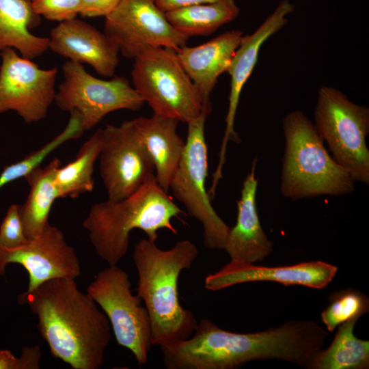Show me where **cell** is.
I'll return each mask as SVG.
<instances>
[{"instance_id": "obj_1", "label": "cell", "mask_w": 369, "mask_h": 369, "mask_svg": "<svg viewBox=\"0 0 369 369\" xmlns=\"http://www.w3.org/2000/svg\"><path fill=\"white\" fill-rule=\"evenodd\" d=\"M38 318L51 355L74 369H98L111 338L109 321L75 279L58 277L18 295Z\"/></svg>"}, {"instance_id": "obj_2", "label": "cell", "mask_w": 369, "mask_h": 369, "mask_svg": "<svg viewBox=\"0 0 369 369\" xmlns=\"http://www.w3.org/2000/svg\"><path fill=\"white\" fill-rule=\"evenodd\" d=\"M197 256V246L189 240L180 241L166 250L148 238L135 245L137 295L150 316L152 345L184 340L195 331L198 322L191 311L180 305L178 284L181 272L189 269Z\"/></svg>"}, {"instance_id": "obj_3", "label": "cell", "mask_w": 369, "mask_h": 369, "mask_svg": "<svg viewBox=\"0 0 369 369\" xmlns=\"http://www.w3.org/2000/svg\"><path fill=\"white\" fill-rule=\"evenodd\" d=\"M182 213L154 176L124 199L93 204L83 226L99 257L109 265H118L128 251L133 230H142L155 242L161 229L177 234L171 220Z\"/></svg>"}, {"instance_id": "obj_4", "label": "cell", "mask_w": 369, "mask_h": 369, "mask_svg": "<svg viewBox=\"0 0 369 369\" xmlns=\"http://www.w3.org/2000/svg\"><path fill=\"white\" fill-rule=\"evenodd\" d=\"M285 148L280 190L292 200L340 196L355 189V180L328 152L314 124L301 111L282 122Z\"/></svg>"}, {"instance_id": "obj_5", "label": "cell", "mask_w": 369, "mask_h": 369, "mask_svg": "<svg viewBox=\"0 0 369 369\" xmlns=\"http://www.w3.org/2000/svg\"><path fill=\"white\" fill-rule=\"evenodd\" d=\"M131 77L154 114L188 124L211 108L203 104L174 49H146L134 58Z\"/></svg>"}, {"instance_id": "obj_6", "label": "cell", "mask_w": 369, "mask_h": 369, "mask_svg": "<svg viewBox=\"0 0 369 369\" xmlns=\"http://www.w3.org/2000/svg\"><path fill=\"white\" fill-rule=\"evenodd\" d=\"M314 125L335 161L357 182L369 184V108L356 104L340 90L324 85L318 92Z\"/></svg>"}, {"instance_id": "obj_7", "label": "cell", "mask_w": 369, "mask_h": 369, "mask_svg": "<svg viewBox=\"0 0 369 369\" xmlns=\"http://www.w3.org/2000/svg\"><path fill=\"white\" fill-rule=\"evenodd\" d=\"M210 111L211 108L204 109L187 124L184 150L169 190L184 206L189 215L202 224L204 246L210 249H224L230 228L214 210L205 184L208 168L204 126Z\"/></svg>"}, {"instance_id": "obj_8", "label": "cell", "mask_w": 369, "mask_h": 369, "mask_svg": "<svg viewBox=\"0 0 369 369\" xmlns=\"http://www.w3.org/2000/svg\"><path fill=\"white\" fill-rule=\"evenodd\" d=\"M87 293L107 317L118 344L131 351L139 365L146 364L152 346L150 316L132 293L127 272L109 265L96 274Z\"/></svg>"}, {"instance_id": "obj_9", "label": "cell", "mask_w": 369, "mask_h": 369, "mask_svg": "<svg viewBox=\"0 0 369 369\" xmlns=\"http://www.w3.org/2000/svg\"><path fill=\"white\" fill-rule=\"evenodd\" d=\"M62 71L64 81L58 86L54 102L64 111H76L84 131L111 112L137 111L144 103L125 77L100 79L87 72L81 64L70 60L63 64Z\"/></svg>"}, {"instance_id": "obj_10", "label": "cell", "mask_w": 369, "mask_h": 369, "mask_svg": "<svg viewBox=\"0 0 369 369\" xmlns=\"http://www.w3.org/2000/svg\"><path fill=\"white\" fill-rule=\"evenodd\" d=\"M104 33L130 59L150 47L178 51L189 39L172 25L155 0H121L105 17Z\"/></svg>"}, {"instance_id": "obj_11", "label": "cell", "mask_w": 369, "mask_h": 369, "mask_svg": "<svg viewBox=\"0 0 369 369\" xmlns=\"http://www.w3.org/2000/svg\"><path fill=\"white\" fill-rule=\"evenodd\" d=\"M100 176L107 200L118 201L137 191L154 177V167L139 139L131 120L101 128Z\"/></svg>"}, {"instance_id": "obj_12", "label": "cell", "mask_w": 369, "mask_h": 369, "mask_svg": "<svg viewBox=\"0 0 369 369\" xmlns=\"http://www.w3.org/2000/svg\"><path fill=\"white\" fill-rule=\"evenodd\" d=\"M0 55V114L14 111L26 124L44 119L55 100L57 68L42 69L12 48Z\"/></svg>"}, {"instance_id": "obj_13", "label": "cell", "mask_w": 369, "mask_h": 369, "mask_svg": "<svg viewBox=\"0 0 369 369\" xmlns=\"http://www.w3.org/2000/svg\"><path fill=\"white\" fill-rule=\"evenodd\" d=\"M20 264L29 275L26 292L54 278L76 279L81 273L74 249L69 245L57 227L49 225L39 236L25 244L7 248L0 245V275H4L8 264Z\"/></svg>"}, {"instance_id": "obj_14", "label": "cell", "mask_w": 369, "mask_h": 369, "mask_svg": "<svg viewBox=\"0 0 369 369\" xmlns=\"http://www.w3.org/2000/svg\"><path fill=\"white\" fill-rule=\"evenodd\" d=\"M337 271V266L320 260L282 266L230 260L205 277L204 287L208 290L219 291L243 283L274 282L284 286L301 285L323 289L331 282Z\"/></svg>"}, {"instance_id": "obj_15", "label": "cell", "mask_w": 369, "mask_h": 369, "mask_svg": "<svg viewBox=\"0 0 369 369\" xmlns=\"http://www.w3.org/2000/svg\"><path fill=\"white\" fill-rule=\"evenodd\" d=\"M295 10L288 0L280 1L274 11L251 33L244 36L236 49L227 72L230 76V91L228 109L226 118V130L219 152V160L215 172H222L225 163L227 144L230 140H239L234 124L240 96L243 86L257 64L260 50L264 42L288 23V15Z\"/></svg>"}, {"instance_id": "obj_16", "label": "cell", "mask_w": 369, "mask_h": 369, "mask_svg": "<svg viewBox=\"0 0 369 369\" xmlns=\"http://www.w3.org/2000/svg\"><path fill=\"white\" fill-rule=\"evenodd\" d=\"M49 49L68 60L91 66L99 74L113 77L119 64L118 45L105 33L77 19L60 22L49 38Z\"/></svg>"}, {"instance_id": "obj_17", "label": "cell", "mask_w": 369, "mask_h": 369, "mask_svg": "<svg viewBox=\"0 0 369 369\" xmlns=\"http://www.w3.org/2000/svg\"><path fill=\"white\" fill-rule=\"evenodd\" d=\"M243 37V31L233 29L204 44L194 46L185 45L176 51L180 63L204 105H211L210 95L219 77L228 72Z\"/></svg>"}, {"instance_id": "obj_18", "label": "cell", "mask_w": 369, "mask_h": 369, "mask_svg": "<svg viewBox=\"0 0 369 369\" xmlns=\"http://www.w3.org/2000/svg\"><path fill=\"white\" fill-rule=\"evenodd\" d=\"M256 159L246 176L237 201V218L230 228L224 250L231 260L256 263L264 260L273 250V243L264 233L256 206L258 180L256 176Z\"/></svg>"}, {"instance_id": "obj_19", "label": "cell", "mask_w": 369, "mask_h": 369, "mask_svg": "<svg viewBox=\"0 0 369 369\" xmlns=\"http://www.w3.org/2000/svg\"><path fill=\"white\" fill-rule=\"evenodd\" d=\"M137 135L154 167L158 184L168 193L181 160L185 141L177 133L178 121L154 114L132 120Z\"/></svg>"}, {"instance_id": "obj_20", "label": "cell", "mask_w": 369, "mask_h": 369, "mask_svg": "<svg viewBox=\"0 0 369 369\" xmlns=\"http://www.w3.org/2000/svg\"><path fill=\"white\" fill-rule=\"evenodd\" d=\"M40 23L31 0H0V52L15 49L31 60L42 55L49 49V38L29 31Z\"/></svg>"}, {"instance_id": "obj_21", "label": "cell", "mask_w": 369, "mask_h": 369, "mask_svg": "<svg viewBox=\"0 0 369 369\" xmlns=\"http://www.w3.org/2000/svg\"><path fill=\"white\" fill-rule=\"evenodd\" d=\"M61 166L58 159L44 167L33 169L24 178L29 186L26 201L19 205V213L25 236L34 238L49 225V216L54 202L59 198L54 178Z\"/></svg>"}, {"instance_id": "obj_22", "label": "cell", "mask_w": 369, "mask_h": 369, "mask_svg": "<svg viewBox=\"0 0 369 369\" xmlns=\"http://www.w3.org/2000/svg\"><path fill=\"white\" fill-rule=\"evenodd\" d=\"M240 9L234 0L184 7L165 12L172 25L184 36H205L234 20Z\"/></svg>"}, {"instance_id": "obj_23", "label": "cell", "mask_w": 369, "mask_h": 369, "mask_svg": "<svg viewBox=\"0 0 369 369\" xmlns=\"http://www.w3.org/2000/svg\"><path fill=\"white\" fill-rule=\"evenodd\" d=\"M357 320L353 318L339 325L329 346L315 355L309 369H368L369 341L355 336Z\"/></svg>"}, {"instance_id": "obj_24", "label": "cell", "mask_w": 369, "mask_h": 369, "mask_svg": "<svg viewBox=\"0 0 369 369\" xmlns=\"http://www.w3.org/2000/svg\"><path fill=\"white\" fill-rule=\"evenodd\" d=\"M101 147L102 133L99 128L81 145L72 161L56 169L54 180L59 198H76L93 191L94 164Z\"/></svg>"}, {"instance_id": "obj_25", "label": "cell", "mask_w": 369, "mask_h": 369, "mask_svg": "<svg viewBox=\"0 0 369 369\" xmlns=\"http://www.w3.org/2000/svg\"><path fill=\"white\" fill-rule=\"evenodd\" d=\"M70 113V118L67 126L59 135L39 150L4 167L0 174V189L12 181L25 178L33 169L40 166L46 157L62 144L81 137L84 131L81 124L80 117L74 111Z\"/></svg>"}, {"instance_id": "obj_26", "label": "cell", "mask_w": 369, "mask_h": 369, "mask_svg": "<svg viewBox=\"0 0 369 369\" xmlns=\"http://www.w3.org/2000/svg\"><path fill=\"white\" fill-rule=\"evenodd\" d=\"M329 301V305L322 311L320 316L330 332L351 319H359L369 311L368 297L353 288L331 293Z\"/></svg>"}, {"instance_id": "obj_27", "label": "cell", "mask_w": 369, "mask_h": 369, "mask_svg": "<svg viewBox=\"0 0 369 369\" xmlns=\"http://www.w3.org/2000/svg\"><path fill=\"white\" fill-rule=\"evenodd\" d=\"M34 11L49 20L63 22L79 14L80 0H31Z\"/></svg>"}, {"instance_id": "obj_28", "label": "cell", "mask_w": 369, "mask_h": 369, "mask_svg": "<svg viewBox=\"0 0 369 369\" xmlns=\"http://www.w3.org/2000/svg\"><path fill=\"white\" fill-rule=\"evenodd\" d=\"M28 241L20 219L19 205L12 204L8 208L0 226V245L14 248L25 244Z\"/></svg>"}, {"instance_id": "obj_29", "label": "cell", "mask_w": 369, "mask_h": 369, "mask_svg": "<svg viewBox=\"0 0 369 369\" xmlns=\"http://www.w3.org/2000/svg\"><path fill=\"white\" fill-rule=\"evenodd\" d=\"M41 356L38 346H24L20 357L9 350H0V369H38Z\"/></svg>"}, {"instance_id": "obj_30", "label": "cell", "mask_w": 369, "mask_h": 369, "mask_svg": "<svg viewBox=\"0 0 369 369\" xmlns=\"http://www.w3.org/2000/svg\"><path fill=\"white\" fill-rule=\"evenodd\" d=\"M79 14L83 17H97L109 15L121 0H80Z\"/></svg>"}, {"instance_id": "obj_31", "label": "cell", "mask_w": 369, "mask_h": 369, "mask_svg": "<svg viewBox=\"0 0 369 369\" xmlns=\"http://www.w3.org/2000/svg\"><path fill=\"white\" fill-rule=\"evenodd\" d=\"M219 0H155L157 6L164 12L194 5L209 3Z\"/></svg>"}]
</instances>
